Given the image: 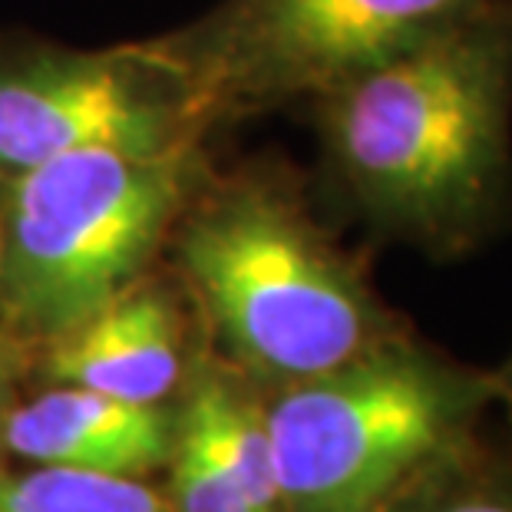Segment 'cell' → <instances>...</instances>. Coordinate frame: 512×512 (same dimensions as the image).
I'll return each instance as SVG.
<instances>
[{
  "instance_id": "obj_1",
  "label": "cell",
  "mask_w": 512,
  "mask_h": 512,
  "mask_svg": "<svg viewBox=\"0 0 512 512\" xmlns=\"http://www.w3.org/2000/svg\"><path fill=\"white\" fill-rule=\"evenodd\" d=\"M331 199L374 238L450 261L512 225V10L417 43L311 103Z\"/></svg>"
},
{
  "instance_id": "obj_2",
  "label": "cell",
  "mask_w": 512,
  "mask_h": 512,
  "mask_svg": "<svg viewBox=\"0 0 512 512\" xmlns=\"http://www.w3.org/2000/svg\"><path fill=\"white\" fill-rule=\"evenodd\" d=\"M172 235L225 347L271 390L407 334L285 162H252L212 182L202 176Z\"/></svg>"
},
{
  "instance_id": "obj_3",
  "label": "cell",
  "mask_w": 512,
  "mask_h": 512,
  "mask_svg": "<svg viewBox=\"0 0 512 512\" xmlns=\"http://www.w3.org/2000/svg\"><path fill=\"white\" fill-rule=\"evenodd\" d=\"M493 370L410 334L321 377L271 390L265 420L281 512H390L486 437Z\"/></svg>"
},
{
  "instance_id": "obj_4",
  "label": "cell",
  "mask_w": 512,
  "mask_h": 512,
  "mask_svg": "<svg viewBox=\"0 0 512 512\" xmlns=\"http://www.w3.org/2000/svg\"><path fill=\"white\" fill-rule=\"evenodd\" d=\"M202 176V149H83L0 182L10 328L53 341L143 278Z\"/></svg>"
},
{
  "instance_id": "obj_5",
  "label": "cell",
  "mask_w": 512,
  "mask_h": 512,
  "mask_svg": "<svg viewBox=\"0 0 512 512\" xmlns=\"http://www.w3.org/2000/svg\"><path fill=\"white\" fill-rule=\"evenodd\" d=\"M512 0H222L156 37L209 129L311 103L331 86Z\"/></svg>"
},
{
  "instance_id": "obj_6",
  "label": "cell",
  "mask_w": 512,
  "mask_h": 512,
  "mask_svg": "<svg viewBox=\"0 0 512 512\" xmlns=\"http://www.w3.org/2000/svg\"><path fill=\"white\" fill-rule=\"evenodd\" d=\"M209 133L189 83L146 43H0V182L83 149L179 152Z\"/></svg>"
},
{
  "instance_id": "obj_7",
  "label": "cell",
  "mask_w": 512,
  "mask_h": 512,
  "mask_svg": "<svg viewBox=\"0 0 512 512\" xmlns=\"http://www.w3.org/2000/svg\"><path fill=\"white\" fill-rule=\"evenodd\" d=\"M50 344L53 351L43 364L50 384L86 387L129 403L162 407L185 374L176 304L159 285L143 281H133Z\"/></svg>"
},
{
  "instance_id": "obj_8",
  "label": "cell",
  "mask_w": 512,
  "mask_h": 512,
  "mask_svg": "<svg viewBox=\"0 0 512 512\" xmlns=\"http://www.w3.org/2000/svg\"><path fill=\"white\" fill-rule=\"evenodd\" d=\"M4 446L37 466L139 476L172 456L176 423L166 407L53 384L7 410Z\"/></svg>"
},
{
  "instance_id": "obj_9",
  "label": "cell",
  "mask_w": 512,
  "mask_h": 512,
  "mask_svg": "<svg viewBox=\"0 0 512 512\" xmlns=\"http://www.w3.org/2000/svg\"><path fill=\"white\" fill-rule=\"evenodd\" d=\"M176 430L199 443L258 506V512H281L265 400L255 390L225 374H202Z\"/></svg>"
},
{
  "instance_id": "obj_10",
  "label": "cell",
  "mask_w": 512,
  "mask_h": 512,
  "mask_svg": "<svg viewBox=\"0 0 512 512\" xmlns=\"http://www.w3.org/2000/svg\"><path fill=\"white\" fill-rule=\"evenodd\" d=\"M0 512H172L136 476L37 466L0 479Z\"/></svg>"
},
{
  "instance_id": "obj_11",
  "label": "cell",
  "mask_w": 512,
  "mask_h": 512,
  "mask_svg": "<svg viewBox=\"0 0 512 512\" xmlns=\"http://www.w3.org/2000/svg\"><path fill=\"white\" fill-rule=\"evenodd\" d=\"M390 512H512V446L503 437L476 440Z\"/></svg>"
},
{
  "instance_id": "obj_12",
  "label": "cell",
  "mask_w": 512,
  "mask_h": 512,
  "mask_svg": "<svg viewBox=\"0 0 512 512\" xmlns=\"http://www.w3.org/2000/svg\"><path fill=\"white\" fill-rule=\"evenodd\" d=\"M172 466V509L176 512H258V506L232 483L199 443L176 430Z\"/></svg>"
},
{
  "instance_id": "obj_13",
  "label": "cell",
  "mask_w": 512,
  "mask_h": 512,
  "mask_svg": "<svg viewBox=\"0 0 512 512\" xmlns=\"http://www.w3.org/2000/svg\"><path fill=\"white\" fill-rule=\"evenodd\" d=\"M20 367V344L10 331H0V446H4V417L14 394V377Z\"/></svg>"
},
{
  "instance_id": "obj_14",
  "label": "cell",
  "mask_w": 512,
  "mask_h": 512,
  "mask_svg": "<svg viewBox=\"0 0 512 512\" xmlns=\"http://www.w3.org/2000/svg\"><path fill=\"white\" fill-rule=\"evenodd\" d=\"M493 370V380H496V417H499V427H503V440L512 446V351L506 354V361L499 367H489Z\"/></svg>"
}]
</instances>
